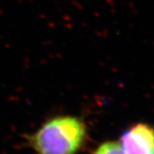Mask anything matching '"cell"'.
I'll return each mask as SVG.
<instances>
[{
  "instance_id": "6da1fadb",
  "label": "cell",
  "mask_w": 154,
  "mask_h": 154,
  "mask_svg": "<svg viewBox=\"0 0 154 154\" xmlns=\"http://www.w3.org/2000/svg\"><path fill=\"white\" fill-rule=\"evenodd\" d=\"M87 137L82 119L61 116L45 122L29 137V144L38 154H75Z\"/></svg>"
},
{
  "instance_id": "7a4b0ae2",
  "label": "cell",
  "mask_w": 154,
  "mask_h": 154,
  "mask_svg": "<svg viewBox=\"0 0 154 154\" xmlns=\"http://www.w3.org/2000/svg\"><path fill=\"white\" fill-rule=\"evenodd\" d=\"M120 144L125 154H154V128L136 124L122 134Z\"/></svg>"
},
{
  "instance_id": "3957f363",
  "label": "cell",
  "mask_w": 154,
  "mask_h": 154,
  "mask_svg": "<svg viewBox=\"0 0 154 154\" xmlns=\"http://www.w3.org/2000/svg\"><path fill=\"white\" fill-rule=\"evenodd\" d=\"M94 154H125V152L119 142L107 141L100 145Z\"/></svg>"
}]
</instances>
